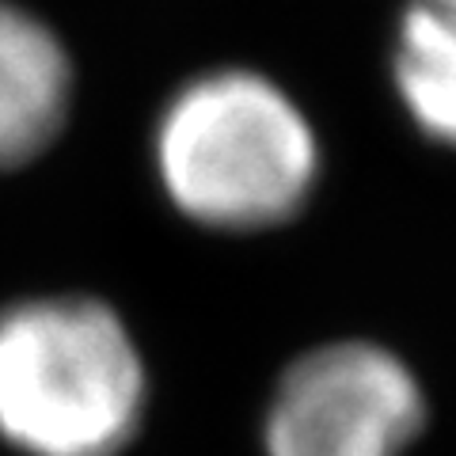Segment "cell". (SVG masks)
I'll return each mask as SVG.
<instances>
[{
  "instance_id": "cell-2",
  "label": "cell",
  "mask_w": 456,
  "mask_h": 456,
  "mask_svg": "<svg viewBox=\"0 0 456 456\" xmlns=\"http://www.w3.org/2000/svg\"><path fill=\"white\" fill-rule=\"evenodd\" d=\"M156 164L183 213L217 228H263L305 202L316 137L281 88L228 69L171 99Z\"/></svg>"
},
{
  "instance_id": "cell-5",
  "label": "cell",
  "mask_w": 456,
  "mask_h": 456,
  "mask_svg": "<svg viewBox=\"0 0 456 456\" xmlns=\"http://www.w3.org/2000/svg\"><path fill=\"white\" fill-rule=\"evenodd\" d=\"M395 84L422 130L456 145V8L422 0L407 12L395 46Z\"/></svg>"
},
{
  "instance_id": "cell-3",
  "label": "cell",
  "mask_w": 456,
  "mask_h": 456,
  "mask_svg": "<svg viewBox=\"0 0 456 456\" xmlns=\"http://www.w3.org/2000/svg\"><path fill=\"white\" fill-rule=\"evenodd\" d=\"M422 419V392L403 362L369 342H331L281 377L266 456H399Z\"/></svg>"
},
{
  "instance_id": "cell-6",
  "label": "cell",
  "mask_w": 456,
  "mask_h": 456,
  "mask_svg": "<svg viewBox=\"0 0 456 456\" xmlns=\"http://www.w3.org/2000/svg\"><path fill=\"white\" fill-rule=\"evenodd\" d=\"M430 4H441V8H456V0H430Z\"/></svg>"
},
{
  "instance_id": "cell-1",
  "label": "cell",
  "mask_w": 456,
  "mask_h": 456,
  "mask_svg": "<svg viewBox=\"0 0 456 456\" xmlns=\"http://www.w3.org/2000/svg\"><path fill=\"white\" fill-rule=\"evenodd\" d=\"M145 369L99 301H31L0 316V434L31 456H114L134 437Z\"/></svg>"
},
{
  "instance_id": "cell-4",
  "label": "cell",
  "mask_w": 456,
  "mask_h": 456,
  "mask_svg": "<svg viewBox=\"0 0 456 456\" xmlns=\"http://www.w3.org/2000/svg\"><path fill=\"white\" fill-rule=\"evenodd\" d=\"M69 107V57L23 8L0 0V167L53 141Z\"/></svg>"
}]
</instances>
